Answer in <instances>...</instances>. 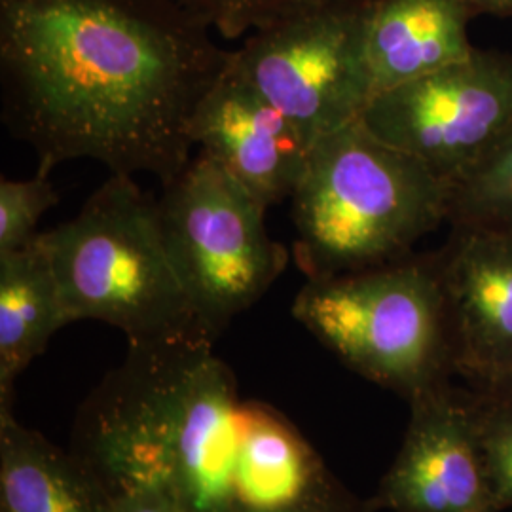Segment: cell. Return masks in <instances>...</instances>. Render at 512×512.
I'll return each mask as SVG.
<instances>
[{
    "mask_svg": "<svg viewBox=\"0 0 512 512\" xmlns=\"http://www.w3.org/2000/svg\"><path fill=\"white\" fill-rule=\"evenodd\" d=\"M410 406L403 446L366 499L372 512H501L476 442L471 391L442 384Z\"/></svg>",
    "mask_w": 512,
    "mask_h": 512,
    "instance_id": "9c48e42d",
    "label": "cell"
},
{
    "mask_svg": "<svg viewBox=\"0 0 512 512\" xmlns=\"http://www.w3.org/2000/svg\"><path fill=\"white\" fill-rule=\"evenodd\" d=\"M186 12L228 40L270 27L332 0H177Z\"/></svg>",
    "mask_w": 512,
    "mask_h": 512,
    "instance_id": "d6986e66",
    "label": "cell"
},
{
    "mask_svg": "<svg viewBox=\"0 0 512 512\" xmlns=\"http://www.w3.org/2000/svg\"><path fill=\"white\" fill-rule=\"evenodd\" d=\"M239 406L213 342L128 344L82 404L71 450L112 497L150 490L186 512H232Z\"/></svg>",
    "mask_w": 512,
    "mask_h": 512,
    "instance_id": "7a4b0ae2",
    "label": "cell"
},
{
    "mask_svg": "<svg viewBox=\"0 0 512 512\" xmlns=\"http://www.w3.org/2000/svg\"><path fill=\"white\" fill-rule=\"evenodd\" d=\"M50 169L38 167L31 179L0 181V253H12L38 238V224L59 196Z\"/></svg>",
    "mask_w": 512,
    "mask_h": 512,
    "instance_id": "ac0fdd59",
    "label": "cell"
},
{
    "mask_svg": "<svg viewBox=\"0 0 512 512\" xmlns=\"http://www.w3.org/2000/svg\"><path fill=\"white\" fill-rule=\"evenodd\" d=\"M332 478L315 448L274 406L241 401L232 465V512L287 509Z\"/></svg>",
    "mask_w": 512,
    "mask_h": 512,
    "instance_id": "4fadbf2b",
    "label": "cell"
},
{
    "mask_svg": "<svg viewBox=\"0 0 512 512\" xmlns=\"http://www.w3.org/2000/svg\"><path fill=\"white\" fill-rule=\"evenodd\" d=\"M69 321L122 330L128 344L198 338L202 329L165 245L158 200L110 173L80 213L40 232Z\"/></svg>",
    "mask_w": 512,
    "mask_h": 512,
    "instance_id": "277c9868",
    "label": "cell"
},
{
    "mask_svg": "<svg viewBox=\"0 0 512 512\" xmlns=\"http://www.w3.org/2000/svg\"><path fill=\"white\" fill-rule=\"evenodd\" d=\"M67 325L71 321L40 234L23 249L0 253V408L12 406L16 380Z\"/></svg>",
    "mask_w": 512,
    "mask_h": 512,
    "instance_id": "9a60e30c",
    "label": "cell"
},
{
    "mask_svg": "<svg viewBox=\"0 0 512 512\" xmlns=\"http://www.w3.org/2000/svg\"><path fill=\"white\" fill-rule=\"evenodd\" d=\"M366 0H332L253 31L232 67L315 145L359 122L374 99Z\"/></svg>",
    "mask_w": 512,
    "mask_h": 512,
    "instance_id": "52a82bcc",
    "label": "cell"
},
{
    "mask_svg": "<svg viewBox=\"0 0 512 512\" xmlns=\"http://www.w3.org/2000/svg\"><path fill=\"white\" fill-rule=\"evenodd\" d=\"M488 389H499V391L512 393V378H509V380H503V382H499V384L488 385Z\"/></svg>",
    "mask_w": 512,
    "mask_h": 512,
    "instance_id": "603a6c76",
    "label": "cell"
},
{
    "mask_svg": "<svg viewBox=\"0 0 512 512\" xmlns=\"http://www.w3.org/2000/svg\"><path fill=\"white\" fill-rule=\"evenodd\" d=\"M471 404L488 486L497 509L505 512L512 509V393L475 387Z\"/></svg>",
    "mask_w": 512,
    "mask_h": 512,
    "instance_id": "e0dca14e",
    "label": "cell"
},
{
    "mask_svg": "<svg viewBox=\"0 0 512 512\" xmlns=\"http://www.w3.org/2000/svg\"><path fill=\"white\" fill-rule=\"evenodd\" d=\"M272 512H372L366 499H359L334 476L321 490L287 509Z\"/></svg>",
    "mask_w": 512,
    "mask_h": 512,
    "instance_id": "ffe728a7",
    "label": "cell"
},
{
    "mask_svg": "<svg viewBox=\"0 0 512 512\" xmlns=\"http://www.w3.org/2000/svg\"><path fill=\"white\" fill-rule=\"evenodd\" d=\"M461 0H366V59L374 97L475 52Z\"/></svg>",
    "mask_w": 512,
    "mask_h": 512,
    "instance_id": "7c38bea8",
    "label": "cell"
},
{
    "mask_svg": "<svg viewBox=\"0 0 512 512\" xmlns=\"http://www.w3.org/2000/svg\"><path fill=\"white\" fill-rule=\"evenodd\" d=\"M0 512H114V497L71 448L0 408Z\"/></svg>",
    "mask_w": 512,
    "mask_h": 512,
    "instance_id": "5bb4252c",
    "label": "cell"
},
{
    "mask_svg": "<svg viewBox=\"0 0 512 512\" xmlns=\"http://www.w3.org/2000/svg\"><path fill=\"white\" fill-rule=\"evenodd\" d=\"M192 143L268 209L291 200L313 143L232 67L205 93L192 120Z\"/></svg>",
    "mask_w": 512,
    "mask_h": 512,
    "instance_id": "8fae6325",
    "label": "cell"
},
{
    "mask_svg": "<svg viewBox=\"0 0 512 512\" xmlns=\"http://www.w3.org/2000/svg\"><path fill=\"white\" fill-rule=\"evenodd\" d=\"M361 122L454 186L512 133V55L476 48L446 69L378 93Z\"/></svg>",
    "mask_w": 512,
    "mask_h": 512,
    "instance_id": "ba28073f",
    "label": "cell"
},
{
    "mask_svg": "<svg viewBox=\"0 0 512 512\" xmlns=\"http://www.w3.org/2000/svg\"><path fill=\"white\" fill-rule=\"evenodd\" d=\"M437 256L454 374L473 387L512 378V236L452 226Z\"/></svg>",
    "mask_w": 512,
    "mask_h": 512,
    "instance_id": "30bf717a",
    "label": "cell"
},
{
    "mask_svg": "<svg viewBox=\"0 0 512 512\" xmlns=\"http://www.w3.org/2000/svg\"><path fill=\"white\" fill-rule=\"evenodd\" d=\"M452 186L359 120L315 141L291 198L293 256L306 279L380 268L414 255L448 222Z\"/></svg>",
    "mask_w": 512,
    "mask_h": 512,
    "instance_id": "3957f363",
    "label": "cell"
},
{
    "mask_svg": "<svg viewBox=\"0 0 512 512\" xmlns=\"http://www.w3.org/2000/svg\"><path fill=\"white\" fill-rule=\"evenodd\" d=\"M450 226H475L512 236V133L467 177L452 186Z\"/></svg>",
    "mask_w": 512,
    "mask_h": 512,
    "instance_id": "2e32d148",
    "label": "cell"
},
{
    "mask_svg": "<svg viewBox=\"0 0 512 512\" xmlns=\"http://www.w3.org/2000/svg\"><path fill=\"white\" fill-rule=\"evenodd\" d=\"M473 16H512V0H461Z\"/></svg>",
    "mask_w": 512,
    "mask_h": 512,
    "instance_id": "7402d4cb",
    "label": "cell"
},
{
    "mask_svg": "<svg viewBox=\"0 0 512 512\" xmlns=\"http://www.w3.org/2000/svg\"><path fill=\"white\" fill-rule=\"evenodd\" d=\"M162 188L158 215L167 251L215 342L270 291L291 253L270 236L268 207L202 152Z\"/></svg>",
    "mask_w": 512,
    "mask_h": 512,
    "instance_id": "8992f818",
    "label": "cell"
},
{
    "mask_svg": "<svg viewBox=\"0 0 512 512\" xmlns=\"http://www.w3.org/2000/svg\"><path fill=\"white\" fill-rule=\"evenodd\" d=\"M114 512H186L169 497L158 492H128L114 497Z\"/></svg>",
    "mask_w": 512,
    "mask_h": 512,
    "instance_id": "44dd1931",
    "label": "cell"
},
{
    "mask_svg": "<svg viewBox=\"0 0 512 512\" xmlns=\"http://www.w3.org/2000/svg\"><path fill=\"white\" fill-rule=\"evenodd\" d=\"M293 317L342 365L406 403L454 376L435 253L306 279Z\"/></svg>",
    "mask_w": 512,
    "mask_h": 512,
    "instance_id": "5b68a950",
    "label": "cell"
},
{
    "mask_svg": "<svg viewBox=\"0 0 512 512\" xmlns=\"http://www.w3.org/2000/svg\"><path fill=\"white\" fill-rule=\"evenodd\" d=\"M230 54L177 0H0L2 120L38 167L93 160L167 184Z\"/></svg>",
    "mask_w": 512,
    "mask_h": 512,
    "instance_id": "6da1fadb",
    "label": "cell"
}]
</instances>
